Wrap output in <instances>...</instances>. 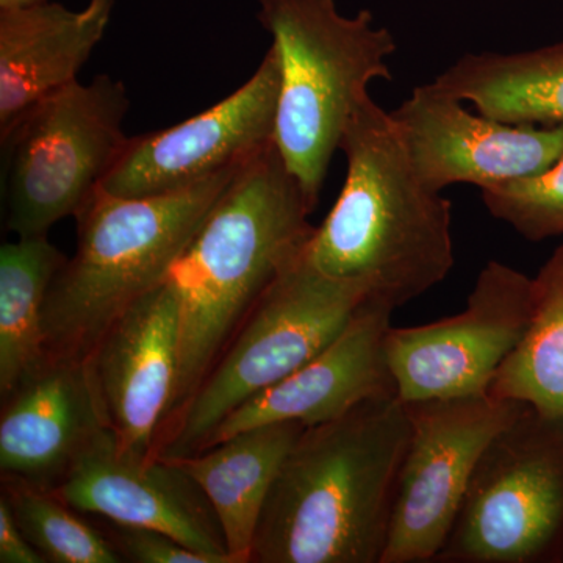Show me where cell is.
Returning <instances> with one entry per match:
<instances>
[{
	"instance_id": "cell-1",
	"label": "cell",
	"mask_w": 563,
	"mask_h": 563,
	"mask_svg": "<svg viewBox=\"0 0 563 563\" xmlns=\"http://www.w3.org/2000/svg\"><path fill=\"white\" fill-rule=\"evenodd\" d=\"M410 437L396 395L303 429L282 463L251 563H380Z\"/></svg>"
},
{
	"instance_id": "cell-2",
	"label": "cell",
	"mask_w": 563,
	"mask_h": 563,
	"mask_svg": "<svg viewBox=\"0 0 563 563\" xmlns=\"http://www.w3.org/2000/svg\"><path fill=\"white\" fill-rule=\"evenodd\" d=\"M313 210L274 143L240 169L207 214L166 277L180 299L176 390L166 424L190 401L255 303L306 254L317 231L309 221Z\"/></svg>"
},
{
	"instance_id": "cell-3",
	"label": "cell",
	"mask_w": 563,
	"mask_h": 563,
	"mask_svg": "<svg viewBox=\"0 0 563 563\" xmlns=\"http://www.w3.org/2000/svg\"><path fill=\"white\" fill-rule=\"evenodd\" d=\"M340 151L342 192L307 258L328 276L357 282L368 301L395 312L453 269L451 202L422 184L391 114L372 96L352 114Z\"/></svg>"
},
{
	"instance_id": "cell-4",
	"label": "cell",
	"mask_w": 563,
	"mask_h": 563,
	"mask_svg": "<svg viewBox=\"0 0 563 563\" xmlns=\"http://www.w3.org/2000/svg\"><path fill=\"white\" fill-rule=\"evenodd\" d=\"M244 165L169 195L124 198L99 188L74 217L76 254L47 291V357L87 361L110 325L166 280Z\"/></svg>"
},
{
	"instance_id": "cell-5",
	"label": "cell",
	"mask_w": 563,
	"mask_h": 563,
	"mask_svg": "<svg viewBox=\"0 0 563 563\" xmlns=\"http://www.w3.org/2000/svg\"><path fill=\"white\" fill-rule=\"evenodd\" d=\"M257 20L280 60L276 143L288 172L317 207L344 129L374 80H391L398 51L372 11L344 16L335 0H261Z\"/></svg>"
},
{
	"instance_id": "cell-6",
	"label": "cell",
	"mask_w": 563,
	"mask_h": 563,
	"mask_svg": "<svg viewBox=\"0 0 563 563\" xmlns=\"http://www.w3.org/2000/svg\"><path fill=\"white\" fill-rule=\"evenodd\" d=\"M366 299L361 284L321 273L303 254L255 303L190 401L165 426L155 457L201 451L233 410L317 357Z\"/></svg>"
},
{
	"instance_id": "cell-7",
	"label": "cell",
	"mask_w": 563,
	"mask_h": 563,
	"mask_svg": "<svg viewBox=\"0 0 563 563\" xmlns=\"http://www.w3.org/2000/svg\"><path fill=\"white\" fill-rule=\"evenodd\" d=\"M129 109L124 84L101 74L52 92L22 114L0 139L10 232L18 239L47 235L79 213L120 161Z\"/></svg>"
},
{
	"instance_id": "cell-8",
	"label": "cell",
	"mask_w": 563,
	"mask_h": 563,
	"mask_svg": "<svg viewBox=\"0 0 563 563\" xmlns=\"http://www.w3.org/2000/svg\"><path fill=\"white\" fill-rule=\"evenodd\" d=\"M435 562H563V417L525 404L492 440Z\"/></svg>"
},
{
	"instance_id": "cell-9",
	"label": "cell",
	"mask_w": 563,
	"mask_h": 563,
	"mask_svg": "<svg viewBox=\"0 0 563 563\" xmlns=\"http://www.w3.org/2000/svg\"><path fill=\"white\" fill-rule=\"evenodd\" d=\"M523 406L490 393L406 402L410 437L380 563L437 561L484 451Z\"/></svg>"
},
{
	"instance_id": "cell-10",
	"label": "cell",
	"mask_w": 563,
	"mask_h": 563,
	"mask_svg": "<svg viewBox=\"0 0 563 563\" xmlns=\"http://www.w3.org/2000/svg\"><path fill=\"white\" fill-rule=\"evenodd\" d=\"M533 280L506 263L481 269L465 309L417 328H390L385 351L402 402L481 396L523 340Z\"/></svg>"
},
{
	"instance_id": "cell-11",
	"label": "cell",
	"mask_w": 563,
	"mask_h": 563,
	"mask_svg": "<svg viewBox=\"0 0 563 563\" xmlns=\"http://www.w3.org/2000/svg\"><path fill=\"white\" fill-rule=\"evenodd\" d=\"M280 80L272 46L251 79L211 109L129 139L102 190L124 198L169 195L251 162L274 144Z\"/></svg>"
},
{
	"instance_id": "cell-12",
	"label": "cell",
	"mask_w": 563,
	"mask_h": 563,
	"mask_svg": "<svg viewBox=\"0 0 563 563\" xmlns=\"http://www.w3.org/2000/svg\"><path fill=\"white\" fill-rule=\"evenodd\" d=\"M390 114L415 172L433 191L455 184L483 190L523 179L563 155V125L509 124L473 114L433 81L415 88Z\"/></svg>"
},
{
	"instance_id": "cell-13",
	"label": "cell",
	"mask_w": 563,
	"mask_h": 563,
	"mask_svg": "<svg viewBox=\"0 0 563 563\" xmlns=\"http://www.w3.org/2000/svg\"><path fill=\"white\" fill-rule=\"evenodd\" d=\"M180 299L172 282L133 303L87 358L120 454L155 457L176 390Z\"/></svg>"
},
{
	"instance_id": "cell-14",
	"label": "cell",
	"mask_w": 563,
	"mask_h": 563,
	"mask_svg": "<svg viewBox=\"0 0 563 563\" xmlns=\"http://www.w3.org/2000/svg\"><path fill=\"white\" fill-rule=\"evenodd\" d=\"M52 492L77 512L155 529L220 563H233L220 520L190 474L169 459L124 457L110 428L92 440Z\"/></svg>"
},
{
	"instance_id": "cell-15",
	"label": "cell",
	"mask_w": 563,
	"mask_h": 563,
	"mask_svg": "<svg viewBox=\"0 0 563 563\" xmlns=\"http://www.w3.org/2000/svg\"><path fill=\"white\" fill-rule=\"evenodd\" d=\"M391 313L366 299L317 357L233 410L202 450L257 426L299 421L310 428L335 420L368 399L398 396L385 351Z\"/></svg>"
},
{
	"instance_id": "cell-16",
	"label": "cell",
	"mask_w": 563,
	"mask_h": 563,
	"mask_svg": "<svg viewBox=\"0 0 563 563\" xmlns=\"http://www.w3.org/2000/svg\"><path fill=\"white\" fill-rule=\"evenodd\" d=\"M109 429L88 361L47 357L2 401L3 479L52 490Z\"/></svg>"
},
{
	"instance_id": "cell-17",
	"label": "cell",
	"mask_w": 563,
	"mask_h": 563,
	"mask_svg": "<svg viewBox=\"0 0 563 563\" xmlns=\"http://www.w3.org/2000/svg\"><path fill=\"white\" fill-rule=\"evenodd\" d=\"M114 2L90 0L81 11L47 0L0 9V139L41 99L79 80Z\"/></svg>"
},
{
	"instance_id": "cell-18",
	"label": "cell",
	"mask_w": 563,
	"mask_h": 563,
	"mask_svg": "<svg viewBox=\"0 0 563 563\" xmlns=\"http://www.w3.org/2000/svg\"><path fill=\"white\" fill-rule=\"evenodd\" d=\"M306 426L269 422L247 429L185 457V470L209 499L233 563H251L252 544L282 463Z\"/></svg>"
},
{
	"instance_id": "cell-19",
	"label": "cell",
	"mask_w": 563,
	"mask_h": 563,
	"mask_svg": "<svg viewBox=\"0 0 563 563\" xmlns=\"http://www.w3.org/2000/svg\"><path fill=\"white\" fill-rule=\"evenodd\" d=\"M433 84L496 121L563 125V43L515 54H466Z\"/></svg>"
},
{
	"instance_id": "cell-20",
	"label": "cell",
	"mask_w": 563,
	"mask_h": 563,
	"mask_svg": "<svg viewBox=\"0 0 563 563\" xmlns=\"http://www.w3.org/2000/svg\"><path fill=\"white\" fill-rule=\"evenodd\" d=\"M65 255L47 235L18 239L0 247V396L47 361L44 306Z\"/></svg>"
},
{
	"instance_id": "cell-21",
	"label": "cell",
	"mask_w": 563,
	"mask_h": 563,
	"mask_svg": "<svg viewBox=\"0 0 563 563\" xmlns=\"http://www.w3.org/2000/svg\"><path fill=\"white\" fill-rule=\"evenodd\" d=\"M532 280L528 331L496 373L488 393L563 417V244Z\"/></svg>"
},
{
	"instance_id": "cell-22",
	"label": "cell",
	"mask_w": 563,
	"mask_h": 563,
	"mask_svg": "<svg viewBox=\"0 0 563 563\" xmlns=\"http://www.w3.org/2000/svg\"><path fill=\"white\" fill-rule=\"evenodd\" d=\"M2 495L29 542L47 562H124L113 542L85 523L54 492L3 479Z\"/></svg>"
},
{
	"instance_id": "cell-23",
	"label": "cell",
	"mask_w": 563,
	"mask_h": 563,
	"mask_svg": "<svg viewBox=\"0 0 563 563\" xmlns=\"http://www.w3.org/2000/svg\"><path fill=\"white\" fill-rule=\"evenodd\" d=\"M492 217L529 242L563 236V155L550 168L481 190Z\"/></svg>"
},
{
	"instance_id": "cell-24",
	"label": "cell",
	"mask_w": 563,
	"mask_h": 563,
	"mask_svg": "<svg viewBox=\"0 0 563 563\" xmlns=\"http://www.w3.org/2000/svg\"><path fill=\"white\" fill-rule=\"evenodd\" d=\"M113 544L122 559L135 563H220L155 529L113 523Z\"/></svg>"
},
{
	"instance_id": "cell-25",
	"label": "cell",
	"mask_w": 563,
	"mask_h": 563,
	"mask_svg": "<svg viewBox=\"0 0 563 563\" xmlns=\"http://www.w3.org/2000/svg\"><path fill=\"white\" fill-rule=\"evenodd\" d=\"M0 562L47 563L22 532L3 495L0 496Z\"/></svg>"
},
{
	"instance_id": "cell-26",
	"label": "cell",
	"mask_w": 563,
	"mask_h": 563,
	"mask_svg": "<svg viewBox=\"0 0 563 563\" xmlns=\"http://www.w3.org/2000/svg\"><path fill=\"white\" fill-rule=\"evenodd\" d=\"M40 2V0H0V9L5 7L25 5V3Z\"/></svg>"
}]
</instances>
